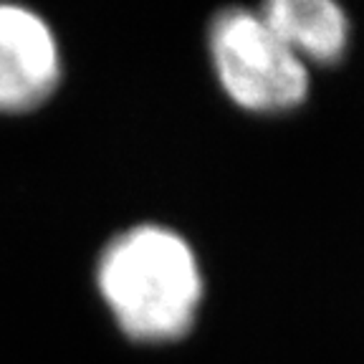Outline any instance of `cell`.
Masks as SVG:
<instances>
[{"instance_id":"1","label":"cell","mask_w":364,"mask_h":364,"mask_svg":"<svg viewBox=\"0 0 364 364\" xmlns=\"http://www.w3.org/2000/svg\"><path fill=\"white\" fill-rule=\"evenodd\" d=\"M97 289L132 341L167 344L195 324L205 281L195 250L177 230L139 223L102 250Z\"/></svg>"},{"instance_id":"2","label":"cell","mask_w":364,"mask_h":364,"mask_svg":"<svg viewBox=\"0 0 364 364\" xmlns=\"http://www.w3.org/2000/svg\"><path fill=\"white\" fill-rule=\"evenodd\" d=\"M208 51L218 84L235 107L281 114L306 102L309 66L286 48L258 11L218 13L208 31Z\"/></svg>"},{"instance_id":"3","label":"cell","mask_w":364,"mask_h":364,"mask_svg":"<svg viewBox=\"0 0 364 364\" xmlns=\"http://www.w3.org/2000/svg\"><path fill=\"white\" fill-rule=\"evenodd\" d=\"M58 81L61 48L51 26L28 8L0 3V112L41 107Z\"/></svg>"},{"instance_id":"4","label":"cell","mask_w":364,"mask_h":364,"mask_svg":"<svg viewBox=\"0 0 364 364\" xmlns=\"http://www.w3.org/2000/svg\"><path fill=\"white\" fill-rule=\"evenodd\" d=\"M263 21L304 63H334L349 46L347 13L331 0H273L258 8Z\"/></svg>"}]
</instances>
